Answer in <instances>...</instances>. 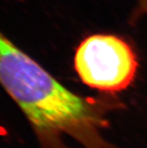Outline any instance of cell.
Returning a JSON list of instances; mask_svg holds the SVG:
<instances>
[{"label":"cell","instance_id":"cell-1","mask_svg":"<svg viewBox=\"0 0 147 148\" xmlns=\"http://www.w3.org/2000/svg\"><path fill=\"white\" fill-rule=\"evenodd\" d=\"M0 85L44 137L75 138L92 121V103L62 85L1 31Z\"/></svg>","mask_w":147,"mask_h":148},{"label":"cell","instance_id":"cell-2","mask_svg":"<svg viewBox=\"0 0 147 148\" xmlns=\"http://www.w3.org/2000/svg\"><path fill=\"white\" fill-rule=\"evenodd\" d=\"M74 61L75 69L85 85L106 93L129 88L138 69L134 49L114 35L86 37L78 45Z\"/></svg>","mask_w":147,"mask_h":148},{"label":"cell","instance_id":"cell-3","mask_svg":"<svg viewBox=\"0 0 147 148\" xmlns=\"http://www.w3.org/2000/svg\"><path fill=\"white\" fill-rule=\"evenodd\" d=\"M137 12L147 15V0H136Z\"/></svg>","mask_w":147,"mask_h":148},{"label":"cell","instance_id":"cell-4","mask_svg":"<svg viewBox=\"0 0 147 148\" xmlns=\"http://www.w3.org/2000/svg\"><path fill=\"white\" fill-rule=\"evenodd\" d=\"M19 1H24V0H19Z\"/></svg>","mask_w":147,"mask_h":148}]
</instances>
